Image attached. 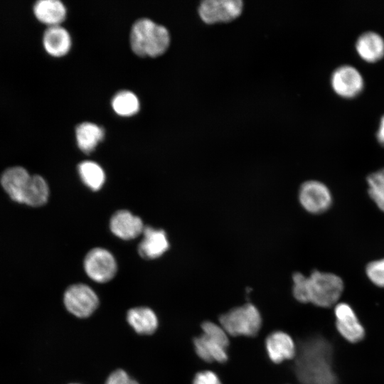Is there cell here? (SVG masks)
<instances>
[{"label": "cell", "mask_w": 384, "mask_h": 384, "mask_svg": "<svg viewBox=\"0 0 384 384\" xmlns=\"http://www.w3.org/2000/svg\"><path fill=\"white\" fill-rule=\"evenodd\" d=\"M333 349L321 336L303 342L298 351L295 371L302 384H338L333 369Z\"/></svg>", "instance_id": "6da1fadb"}, {"label": "cell", "mask_w": 384, "mask_h": 384, "mask_svg": "<svg viewBox=\"0 0 384 384\" xmlns=\"http://www.w3.org/2000/svg\"><path fill=\"white\" fill-rule=\"evenodd\" d=\"M130 46L139 56L156 57L168 48L170 36L167 28L148 18L137 20L130 31Z\"/></svg>", "instance_id": "7a4b0ae2"}, {"label": "cell", "mask_w": 384, "mask_h": 384, "mask_svg": "<svg viewBox=\"0 0 384 384\" xmlns=\"http://www.w3.org/2000/svg\"><path fill=\"white\" fill-rule=\"evenodd\" d=\"M343 290V283L338 276L314 270L306 278V303L331 306L338 302Z\"/></svg>", "instance_id": "3957f363"}, {"label": "cell", "mask_w": 384, "mask_h": 384, "mask_svg": "<svg viewBox=\"0 0 384 384\" xmlns=\"http://www.w3.org/2000/svg\"><path fill=\"white\" fill-rule=\"evenodd\" d=\"M201 327L202 334L193 340L197 355L206 362H225L228 359V334L221 326L210 321L203 323Z\"/></svg>", "instance_id": "277c9868"}, {"label": "cell", "mask_w": 384, "mask_h": 384, "mask_svg": "<svg viewBox=\"0 0 384 384\" xmlns=\"http://www.w3.org/2000/svg\"><path fill=\"white\" fill-rule=\"evenodd\" d=\"M219 320L225 331L234 336H255L262 324L260 314L252 304L234 308L221 315Z\"/></svg>", "instance_id": "5b68a950"}, {"label": "cell", "mask_w": 384, "mask_h": 384, "mask_svg": "<svg viewBox=\"0 0 384 384\" xmlns=\"http://www.w3.org/2000/svg\"><path fill=\"white\" fill-rule=\"evenodd\" d=\"M63 303L66 309L79 318L92 315L99 306L95 292L85 284H74L65 292Z\"/></svg>", "instance_id": "8992f818"}, {"label": "cell", "mask_w": 384, "mask_h": 384, "mask_svg": "<svg viewBox=\"0 0 384 384\" xmlns=\"http://www.w3.org/2000/svg\"><path fill=\"white\" fill-rule=\"evenodd\" d=\"M84 269L91 279L96 282L105 283L114 277L117 265L110 252L104 248L96 247L86 255Z\"/></svg>", "instance_id": "52a82bcc"}, {"label": "cell", "mask_w": 384, "mask_h": 384, "mask_svg": "<svg viewBox=\"0 0 384 384\" xmlns=\"http://www.w3.org/2000/svg\"><path fill=\"white\" fill-rule=\"evenodd\" d=\"M242 9L240 0H206L201 2L198 12L203 21L214 23L235 18L241 14Z\"/></svg>", "instance_id": "ba28073f"}, {"label": "cell", "mask_w": 384, "mask_h": 384, "mask_svg": "<svg viewBox=\"0 0 384 384\" xmlns=\"http://www.w3.org/2000/svg\"><path fill=\"white\" fill-rule=\"evenodd\" d=\"M299 199L306 210L314 214L326 211L331 204L329 188L317 181L304 182L300 187Z\"/></svg>", "instance_id": "9c48e42d"}, {"label": "cell", "mask_w": 384, "mask_h": 384, "mask_svg": "<svg viewBox=\"0 0 384 384\" xmlns=\"http://www.w3.org/2000/svg\"><path fill=\"white\" fill-rule=\"evenodd\" d=\"M331 82L336 92L346 97L356 95L363 87V78L359 70L348 64L341 65L333 71Z\"/></svg>", "instance_id": "30bf717a"}, {"label": "cell", "mask_w": 384, "mask_h": 384, "mask_svg": "<svg viewBox=\"0 0 384 384\" xmlns=\"http://www.w3.org/2000/svg\"><path fill=\"white\" fill-rule=\"evenodd\" d=\"M336 326L338 333L348 341L357 343L365 336V330L354 311L348 304L335 306Z\"/></svg>", "instance_id": "8fae6325"}, {"label": "cell", "mask_w": 384, "mask_h": 384, "mask_svg": "<svg viewBox=\"0 0 384 384\" xmlns=\"http://www.w3.org/2000/svg\"><path fill=\"white\" fill-rule=\"evenodd\" d=\"M111 231L122 240H132L142 234L144 226L141 218L127 210L117 211L110 223Z\"/></svg>", "instance_id": "7c38bea8"}, {"label": "cell", "mask_w": 384, "mask_h": 384, "mask_svg": "<svg viewBox=\"0 0 384 384\" xmlns=\"http://www.w3.org/2000/svg\"><path fill=\"white\" fill-rule=\"evenodd\" d=\"M142 235L143 238L138 247L142 257L146 260L156 259L169 250V240L163 230L144 226Z\"/></svg>", "instance_id": "4fadbf2b"}, {"label": "cell", "mask_w": 384, "mask_h": 384, "mask_svg": "<svg viewBox=\"0 0 384 384\" xmlns=\"http://www.w3.org/2000/svg\"><path fill=\"white\" fill-rule=\"evenodd\" d=\"M31 176L22 166L8 168L1 174L0 183L4 191L14 201L23 203V195Z\"/></svg>", "instance_id": "5bb4252c"}, {"label": "cell", "mask_w": 384, "mask_h": 384, "mask_svg": "<svg viewBox=\"0 0 384 384\" xmlns=\"http://www.w3.org/2000/svg\"><path fill=\"white\" fill-rule=\"evenodd\" d=\"M42 42L46 52L53 57L64 56L72 46L70 33L60 25L47 27Z\"/></svg>", "instance_id": "9a60e30c"}, {"label": "cell", "mask_w": 384, "mask_h": 384, "mask_svg": "<svg viewBox=\"0 0 384 384\" xmlns=\"http://www.w3.org/2000/svg\"><path fill=\"white\" fill-rule=\"evenodd\" d=\"M266 349L270 358L275 363L291 359L296 356L292 338L282 331L272 333L266 339Z\"/></svg>", "instance_id": "2e32d148"}, {"label": "cell", "mask_w": 384, "mask_h": 384, "mask_svg": "<svg viewBox=\"0 0 384 384\" xmlns=\"http://www.w3.org/2000/svg\"><path fill=\"white\" fill-rule=\"evenodd\" d=\"M33 13L38 21L49 27L60 25L66 17L67 10L60 0H38L33 6Z\"/></svg>", "instance_id": "e0dca14e"}, {"label": "cell", "mask_w": 384, "mask_h": 384, "mask_svg": "<svg viewBox=\"0 0 384 384\" xmlns=\"http://www.w3.org/2000/svg\"><path fill=\"white\" fill-rule=\"evenodd\" d=\"M356 48L364 60L375 61L384 55V39L378 33L367 31L357 38Z\"/></svg>", "instance_id": "ac0fdd59"}, {"label": "cell", "mask_w": 384, "mask_h": 384, "mask_svg": "<svg viewBox=\"0 0 384 384\" xmlns=\"http://www.w3.org/2000/svg\"><path fill=\"white\" fill-rule=\"evenodd\" d=\"M127 320L137 334L142 335L152 334L159 325L154 311L146 306L130 309L127 314Z\"/></svg>", "instance_id": "d6986e66"}, {"label": "cell", "mask_w": 384, "mask_h": 384, "mask_svg": "<svg viewBox=\"0 0 384 384\" xmlns=\"http://www.w3.org/2000/svg\"><path fill=\"white\" fill-rule=\"evenodd\" d=\"M104 136V129L93 122H82L75 129L78 146L82 151L86 154L92 152L103 139Z\"/></svg>", "instance_id": "ffe728a7"}, {"label": "cell", "mask_w": 384, "mask_h": 384, "mask_svg": "<svg viewBox=\"0 0 384 384\" xmlns=\"http://www.w3.org/2000/svg\"><path fill=\"white\" fill-rule=\"evenodd\" d=\"M49 188L46 180L39 175L31 176L23 195V202L29 206L39 207L48 201Z\"/></svg>", "instance_id": "44dd1931"}, {"label": "cell", "mask_w": 384, "mask_h": 384, "mask_svg": "<svg viewBox=\"0 0 384 384\" xmlns=\"http://www.w3.org/2000/svg\"><path fill=\"white\" fill-rule=\"evenodd\" d=\"M111 105L114 112L122 117L132 116L137 114L140 108L138 97L127 90L117 92L112 99Z\"/></svg>", "instance_id": "7402d4cb"}, {"label": "cell", "mask_w": 384, "mask_h": 384, "mask_svg": "<svg viewBox=\"0 0 384 384\" xmlns=\"http://www.w3.org/2000/svg\"><path fill=\"white\" fill-rule=\"evenodd\" d=\"M78 170L82 182L92 191L102 188L105 181L102 168L92 161H84L78 164Z\"/></svg>", "instance_id": "603a6c76"}, {"label": "cell", "mask_w": 384, "mask_h": 384, "mask_svg": "<svg viewBox=\"0 0 384 384\" xmlns=\"http://www.w3.org/2000/svg\"><path fill=\"white\" fill-rule=\"evenodd\" d=\"M367 181L370 198L384 212V169L370 174Z\"/></svg>", "instance_id": "cb8c5ba5"}, {"label": "cell", "mask_w": 384, "mask_h": 384, "mask_svg": "<svg viewBox=\"0 0 384 384\" xmlns=\"http://www.w3.org/2000/svg\"><path fill=\"white\" fill-rule=\"evenodd\" d=\"M366 274L374 284L384 287V259L370 262L366 267Z\"/></svg>", "instance_id": "d4e9b609"}, {"label": "cell", "mask_w": 384, "mask_h": 384, "mask_svg": "<svg viewBox=\"0 0 384 384\" xmlns=\"http://www.w3.org/2000/svg\"><path fill=\"white\" fill-rule=\"evenodd\" d=\"M105 384H139L122 369L113 371L107 378Z\"/></svg>", "instance_id": "484cf974"}, {"label": "cell", "mask_w": 384, "mask_h": 384, "mask_svg": "<svg viewBox=\"0 0 384 384\" xmlns=\"http://www.w3.org/2000/svg\"><path fill=\"white\" fill-rule=\"evenodd\" d=\"M193 384H221V382L213 372L205 370L195 375Z\"/></svg>", "instance_id": "4316f807"}, {"label": "cell", "mask_w": 384, "mask_h": 384, "mask_svg": "<svg viewBox=\"0 0 384 384\" xmlns=\"http://www.w3.org/2000/svg\"><path fill=\"white\" fill-rule=\"evenodd\" d=\"M378 142L384 145V114L380 117L378 129L376 132Z\"/></svg>", "instance_id": "83f0119b"}, {"label": "cell", "mask_w": 384, "mask_h": 384, "mask_svg": "<svg viewBox=\"0 0 384 384\" xmlns=\"http://www.w3.org/2000/svg\"><path fill=\"white\" fill-rule=\"evenodd\" d=\"M70 384H79V383H70Z\"/></svg>", "instance_id": "f1b7e54d"}]
</instances>
